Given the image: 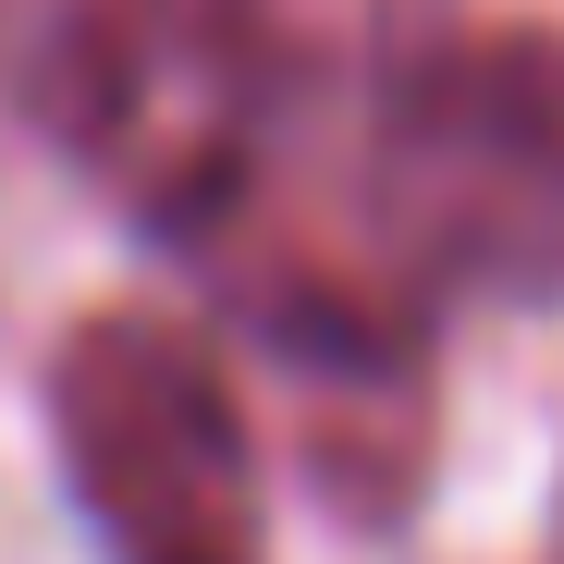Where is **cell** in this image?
<instances>
[{"label": "cell", "instance_id": "3", "mask_svg": "<svg viewBox=\"0 0 564 564\" xmlns=\"http://www.w3.org/2000/svg\"><path fill=\"white\" fill-rule=\"evenodd\" d=\"M552 564H564V503H552Z\"/></svg>", "mask_w": 564, "mask_h": 564}, {"label": "cell", "instance_id": "1", "mask_svg": "<svg viewBox=\"0 0 564 564\" xmlns=\"http://www.w3.org/2000/svg\"><path fill=\"white\" fill-rule=\"evenodd\" d=\"M368 246L430 307H564L552 25H442L368 99Z\"/></svg>", "mask_w": 564, "mask_h": 564}, {"label": "cell", "instance_id": "2", "mask_svg": "<svg viewBox=\"0 0 564 564\" xmlns=\"http://www.w3.org/2000/svg\"><path fill=\"white\" fill-rule=\"evenodd\" d=\"M50 442L111 564H258L246 393L172 307H86L50 344Z\"/></svg>", "mask_w": 564, "mask_h": 564}]
</instances>
